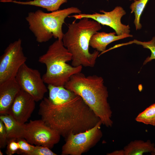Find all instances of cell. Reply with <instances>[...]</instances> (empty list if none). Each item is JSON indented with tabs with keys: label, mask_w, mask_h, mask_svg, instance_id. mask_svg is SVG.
Here are the masks:
<instances>
[{
	"label": "cell",
	"mask_w": 155,
	"mask_h": 155,
	"mask_svg": "<svg viewBox=\"0 0 155 155\" xmlns=\"http://www.w3.org/2000/svg\"><path fill=\"white\" fill-rule=\"evenodd\" d=\"M35 101L29 94L21 89L16 95L7 114L21 124H25L35 108Z\"/></svg>",
	"instance_id": "cell-11"
},
{
	"label": "cell",
	"mask_w": 155,
	"mask_h": 155,
	"mask_svg": "<svg viewBox=\"0 0 155 155\" xmlns=\"http://www.w3.org/2000/svg\"><path fill=\"white\" fill-rule=\"evenodd\" d=\"M17 141L19 146V150L17 152L18 153L30 155L35 146L29 143L24 138H22Z\"/></svg>",
	"instance_id": "cell-21"
},
{
	"label": "cell",
	"mask_w": 155,
	"mask_h": 155,
	"mask_svg": "<svg viewBox=\"0 0 155 155\" xmlns=\"http://www.w3.org/2000/svg\"><path fill=\"white\" fill-rule=\"evenodd\" d=\"M107 155H125L124 151L123 150H116L107 154Z\"/></svg>",
	"instance_id": "cell-25"
},
{
	"label": "cell",
	"mask_w": 155,
	"mask_h": 155,
	"mask_svg": "<svg viewBox=\"0 0 155 155\" xmlns=\"http://www.w3.org/2000/svg\"><path fill=\"white\" fill-rule=\"evenodd\" d=\"M21 89L15 78L0 84V115L7 114Z\"/></svg>",
	"instance_id": "cell-12"
},
{
	"label": "cell",
	"mask_w": 155,
	"mask_h": 155,
	"mask_svg": "<svg viewBox=\"0 0 155 155\" xmlns=\"http://www.w3.org/2000/svg\"><path fill=\"white\" fill-rule=\"evenodd\" d=\"M81 12L78 8L73 7L50 13L39 9L29 12L26 19L36 41L42 43L48 41L53 37L62 40L64 34L62 26L65 19L71 14Z\"/></svg>",
	"instance_id": "cell-5"
},
{
	"label": "cell",
	"mask_w": 155,
	"mask_h": 155,
	"mask_svg": "<svg viewBox=\"0 0 155 155\" xmlns=\"http://www.w3.org/2000/svg\"><path fill=\"white\" fill-rule=\"evenodd\" d=\"M71 60L72 55L64 46L62 40L57 39L50 45L38 60L46 67V72L42 76L45 83L64 86L72 75L81 72L82 66L74 67L67 63Z\"/></svg>",
	"instance_id": "cell-4"
},
{
	"label": "cell",
	"mask_w": 155,
	"mask_h": 155,
	"mask_svg": "<svg viewBox=\"0 0 155 155\" xmlns=\"http://www.w3.org/2000/svg\"><path fill=\"white\" fill-rule=\"evenodd\" d=\"M67 0H33L26 1H21L13 0H1L2 2H12L22 5H29L39 7L45 9L48 11H53L59 10L63 4L66 3Z\"/></svg>",
	"instance_id": "cell-17"
},
{
	"label": "cell",
	"mask_w": 155,
	"mask_h": 155,
	"mask_svg": "<svg viewBox=\"0 0 155 155\" xmlns=\"http://www.w3.org/2000/svg\"><path fill=\"white\" fill-rule=\"evenodd\" d=\"M61 135L42 119L25 123L24 138L29 143L51 149L59 141Z\"/></svg>",
	"instance_id": "cell-8"
},
{
	"label": "cell",
	"mask_w": 155,
	"mask_h": 155,
	"mask_svg": "<svg viewBox=\"0 0 155 155\" xmlns=\"http://www.w3.org/2000/svg\"><path fill=\"white\" fill-rule=\"evenodd\" d=\"M0 119L4 124L7 133V141L24 138L25 123L21 124L8 114L0 115Z\"/></svg>",
	"instance_id": "cell-14"
},
{
	"label": "cell",
	"mask_w": 155,
	"mask_h": 155,
	"mask_svg": "<svg viewBox=\"0 0 155 155\" xmlns=\"http://www.w3.org/2000/svg\"><path fill=\"white\" fill-rule=\"evenodd\" d=\"M137 122L155 126V103L140 113L135 119Z\"/></svg>",
	"instance_id": "cell-19"
},
{
	"label": "cell",
	"mask_w": 155,
	"mask_h": 155,
	"mask_svg": "<svg viewBox=\"0 0 155 155\" xmlns=\"http://www.w3.org/2000/svg\"><path fill=\"white\" fill-rule=\"evenodd\" d=\"M152 155H155V148H154L153 151L151 152Z\"/></svg>",
	"instance_id": "cell-26"
},
{
	"label": "cell",
	"mask_w": 155,
	"mask_h": 155,
	"mask_svg": "<svg viewBox=\"0 0 155 155\" xmlns=\"http://www.w3.org/2000/svg\"><path fill=\"white\" fill-rule=\"evenodd\" d=\"M103 78L96 75L86 76L81 72L74 74L64 87L80 96L107 127H112V112L108 102V92Z\"/></svg>",
	"instance_id": "cell-2"
},
{
	"label": "cell",
	"mask_w": 155,
	"mask_h": 155,
	"mask_svg": "<svg viewBox=\"0 0 155 155\" xmlns=\"http://www.w3.org/2000/svg\"><path fill=\"white\" fill-rule=\"evenodd\" d=\"M155 148V144L149 140L146 142L140 140L131 142L123 148L125 155H142L151 152Z\"/></svg>",
	"instance_id": "cell-15"
},
{
	"label": "cell",
	"mask_w": 155,
	"mask_h": 155,
	"mask_svg": "<svg viewBox=\"0 0 155 155\" xmlns=\"http://www.w3.org/2000/svg\"><path fill=\"white\" fill-rule=\"evenodd\" d=\"M39 107L41 119L65 138L71 134L87 131L101 121L77 94L69 100L58 103L44 98Z\"/></svg>",
	"instance_id": "cell-1"
},
{
	"label": "cell",
	"mask_w": 155,
	"mask_h": 155,
	"mask_svg": "<svg viewBox=\"0 0 155 155\" xmlns=\"http://www.w3.org/2000/svg\"><path fill=\"white\" fill-rule=\"evenodd\" d=\"M62 40L65 47L72 55L71 65L93 67L99 52L89 51L92 36L101 29L100 24L94 20L84 18L78 22L75 20L68 26Z\"/></svg>",
	"instance_id": "cell-3"
},
{
	"label": "cell",
	"mask_w": 155,
	"mask_h": 155,
	"mask_svg": "<svg viewBox=\"0 0 155 155\" xmlns=\"http://www.w3.org/2000/svg\"><path fill=\"white\" fill-rule=\"evenodd\" d=\"M15 78L21 89L30 94L36 102L42 100L48 88L40 73L26 63L20 67Z\"/></svg>",
	"instance_id": "cell-9"
},
{
	"label": "cell",
	"mask_w": 155,
	"mask_h": 155,
	"mask_svg": "<svg viewBox=\"0 0 155 155\" xmlns=\"http://www.w3.org/2000/svg\"><path fill=\"white\" fill-rule=\"evenodd\" d=\"M47 87L49 92L48 98L54 103L67 101L73 98L76 94L66 88L64 86L48 85Z\"/></svg>",
	"instance_id": "cell-16"
},
{
	"label": "cell",
	"mask_w": 155,
	"mask_h": 155,
	"mask_svg": "<svg viewBox=\"0 0 155 155\" xmlns=\"http://www.w3.org/2000/svg\"><path fill=\"white\" fill-rule=\"evenodd\" d=\"M27 59L23 53L21 39L10 43L0 58V84L15 78Z\"/></svg>",
	"instance_id": "cell-7"
},
{
	"label": "cell",
	"mask_w": 155,
	"mask_h": 155,
	"mask_svg": "<svg viewBox=\"0 0 155 155\" xmlns=\"http://www.w3.org/2000/svg\"><path fill=\"white\" fill-rule=\"evenodd\" d=\"M19 148V145L17 140H10L7 141L5 153L7 155H12L17 153Z\"/></svg>",
	"instance_id": "cell-23"
},
{
	"label": "cell",
	"mask_w": 155,
	"mask_h": 155,
	"mask_svg": "<svg viewBox=\"0 0 155 155\" xmlns=\"http://www.w3.org/2000/svg\"><path fill=\"white\" fill-rule=\"evenodd\" d=\"M133 43L142 46L143 48L148 49L151 51V54L150 57H148L144 61L143 65L146 64L153 59H155V36L152 39L148 42H142L136 39L130 41L128 42L116 44L115 47L118 48L122 46L131 44Z\"/></svg>",
	"instance_id": "cell-20"
},
{
	"label": "cell",
	"mask_w": 155,
	"mask_h": 155,
	"mask_svg": "<svg viewBox=\"0 0 155 155\" xmlns=\"http://www.w3.org/2000/svg\"><path fill=\"white\" fill-rule=\"evenodd\" d=\"M130 0V1H131V0Z\"/></svg>",
	"instance_id": "cell-28"
},
{
	"label": "cell",
	"mask_w": 155,
	"mask_h": 155,
	"mask_svg": "<svg viewBox=\"0 0 155 155\" xmlns=\"http://www.w3.org/2000/svg\"><path fill=\"white\" fill-rule=\"evenodd\" d=\"M115 32L106 33L104 32H97L91 37L90 42V45L93 48L100 52L99 57L106 49L107 46L111 42L121 39L129 37H132L130 34H124L116 35Z\"/></svg>",
	"instance_id": "cell-13"
},
{
	"label": "cell",
	"mask_w": 155,
	"mask_h": 155,
	"mask_svg": "<svg viewBox=\"0 0 155 155\" xmlns=\"http://www.w3.org/2000/svg\"><path fill=\"white\" fill-rule=\"evenodd\" d=\"M49 148L41 146H36L30 155H56Z\"/></svg>",
	"instance_id": "cell-22"
},
{
	"label": "cell",
	"mask_w": 155,
	"mask_h": 155,
	"mask_svg": "<svg viewBox=\"0 0 155 155\" xmlns=\"http://www.w3.org/2000/svg\"><path fill=\"white\" fill-rule=\"evenodd\" d=\"M149 0H134L130 6L131 13H134L135 19L134 23L136 30H140L142 28L140 23L142 14Z\"/></svg>",
	"instance_id": "cell-18"
},
{
	"label": "cell",
	"mask_w": 155,
	"mask_h": 155,
	"mask_svg": "<svg viewBox=\"0 0 155 155\" xmlns=\"http://www.w3.org/2000/svg\"><path fill=\"white\" fill-rule=\"evenodd\" d=\"M101 121L92 128L84 131L71 134L65 138L62 148V155H81L94 146L102 136Z\"/></svg>",
	"instance_id": "cell-6"
},
{
	"label": "cell",
	"mask_w": 155,
	"mask_h": 155,
	"mask_svg": "<svg viewBox=\"0 0 155 155\" xmlns=\"http://www.w3.org/2000/svg\"><path fill=\"white\" fill-rule=\"evenodd\" d=\"M7 138L5 127L3 122L0 119V148H3L7 146Z\"/></svg>",
	"instance_id": "cell-24"
},
{
	"label": "cell",
	"mask_w": 155,
	"mask_h": 155,
	"mask_svg": "<svg viewBox=\"0 0 155 155\" xmlns=\"http://www.w3.org/2000/svg\"><path fill=\"white\" fill-rule=\"evenodd\" d=\"M100 12L102 13L96 12L92 14L81 13L69 16L68 17L74 18L75 19L88 18L94 20L100 24L111 28L118 35L129 34L130 30L129 25L123 24L121 22L122 17L126 14V11L122 7L117 6L110 11L100 10Z\"/></svg>",
	"instance_id": "cell-10"
},
{
	"label": "cell",
	"mask_w": 155,
	"mask_h": 155,
	"mask_svg": "<svg viewBox=\"0 0 155 155\" xmlns=\"http://www.w3.org/2000/svg\"><path fill=\"white\" fill-rule=\"evenodd\" d=\"M3 154V153L1 151V150H0V155H2Z\"/></svg>",
	"instance_id": "cell-27"
}]
</instances>
